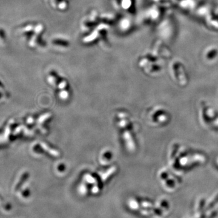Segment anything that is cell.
Masks as SVG:
<instances>
[{"label": "cell", "instance_id": "obj_1", "mask_svg": "<svg viewBox=\"0 0 218 218\" xmlns=\"http://www.w3.org/2000/svg\"><path fill=\"white\" fill-rule=\"evenodd\" d=\"M124 138L126 140V143H127V147L130 151H133L134 150V144L133 142V140L132 138V135L128 131H126L124 133Z\"/></svg>", "mask_w": 218, "mask_h": 218}, {"label": "cell", "instance_id": "obj_2", "mask_svg": "<svg viewBox=\"0 0 218 218\" xmlns=\"http://www.w3.org/2000/svg\"><path fill=\"white\" fill-rule=\"evenodd\" d=\"M41 146L44 150H45L46 151H48L50 155H51L53 156L58 157V156L60 155V152L56 150H54V149L50 148V147L49 146H48V145L46 144L45 143H41Z\"/></svg>", "mask_w": 218, "mask_h": 218}, {"label": "cell", "instance_id": "obj_3", "mask_svg": "<svg viewBox=\"0 0 218 218\" xmlns=\"http://www.w3.org/2000/svg\"><path fill=\"white\" fill-rule=\"evenodd\" d=\"M116 167L115 166L110 167L107 171V172L103 173V175L101 176V179L103 180V181H105L109 177H110L111 175L113 174L116 172Z\"/></svg>", "mask_w": 218, "mask_h": 218}, {"label": "cell", "instance_id": "obj_4", "mask_svg": "<svg viewBox=\"0 0 218 218\" xmlns=\"http://www.w3.org/2000/svg\"><path fill=\"white\" fill-rule=\"evenodd\" d=\"M84 180L89 184H96V181L95 178H93L90 174H86L84 176Z\"/></svg>", "mask_w": 218, "mask_h": 218}, {"label": "cell", "instance_id": "obj_5", "mask_svg": "<svg viewBox=\"0 0 218 218\" xmlns=\"http://www.w3.org/2000/svg\"><path fill=\"white\" fill-rule=\"evenodd\" d=\"M87 189L86 185L84 184H81L80 186L79 187V192L81 194H85L87 193Z\"/></svg>", "mask_w": 218, "mask_h": 218}, {"label": "cell", "instance_id": "obj_6", "mask_svg": "<svg viewBox=\"0 0 218 218\" xmlns=\"http://www.w3.org/2000/svg\"><path fill=\"white\" fill-rule=\"evenodd\" d=\"M59 95H60V98L62 99H64V100H66L69 97V93L67 92V91H65V90H63V91H61L60 94H59Z\"/></svg>", "mask_w": 218, "mask_h": 218}, {"label": "cell", "instance_id": "obj_7", "mask_svg": "<svg viewBox=\"0 0 218 218\" xmlns=\"http://www.w3.org/2000/svg\"><path fill=\"white\" fill-rule=\"evenodd\" d=\"M50 116H51L50 113H46L44 115H43L39 118V122H43V121H45L46 120L48 119Z\"/></svg>", "mask_w": 218, "mask_h": 218}, {"label": "cell", "instance_id": "obj_8", "mask_svg": "<svg viewBox=\"0 0 218 218\" xmlns=\"http://www.w3.org/2000/svg\"><path fill=\"white\" fill-rule=\"evenodd\" d=\"M127 121L126 120H122L119 122V126L121 127H124L125 126H127Z\"/></svg>", "mask_w": 218, "mask_h": 218}, {"label": "cell", "instance_id": "obj_9", "mask_svg": "<svg viewBox=\"0 0 218 218\" xmlns=\"http://www.w3.org/2000/svg\"><path fill=\"white\" fill-rule=\"evenodd\" d=\"M99 190V187L97 185H94L93 187L92 188V192L93 193H98Z\"/></svg>", "mask_w": 218, "mask_h": 218}, {"label": "cell", "instance_id": "obj_10", "mask_svg": "<svg viewBox=\"0 0 218 218\" xmlns=\"http://www.w3.org/2000/svg\"><path fill=\"white\" fill-rule=\"evenodd\" d=\"M66 85H67L66 82L65 81H62V82H61L60 84H59V88H60V89H64L65 87L66 86Z\"/></svg>", "mask_w": 218, "mask_h": 218}, {"label": "cell", "instance_id": "obj_11", "mask_svg": "<svg viewBox=\"0 0 218 218\" xmlns=\"http://www.w3.org/2000/svg\"><path fill=\"white\" fill-rule=\"evenodd\" d=\"M118 116H119V117H120V118H124V117H127L126 116L127 115L126 113H120L118 114Z\"/></svg>", "mask_w": 218, "mask_h": 218}]
</instances>
